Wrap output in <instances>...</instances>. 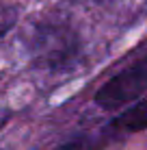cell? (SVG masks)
<instances>
[{"label": "cell", "mask_w": 147, "mask_h": 150, "mask_svg": "<svg viewBox=\"0 0 147 150\" xmlns=\"http://www.w3.org/2000/svg\"><path fill=\"white\" fill-rule=\"evenodd\" d=\"M26 54L37 70L50 74L72 72L82 61V37L67 18L41 15L26 30Z\"/></svg>", "instance_id": "1"}, {"label": "cell", "mask_w": 147, "mask_h": 150, "mask_svg": "<svg viewBox=\"0 0 147 150\" xmlns=\"http://www.w3.org/2000/svg\"><path fill=\"white\" fill-rule=\"evenodd\" d=\"M147 94V54L130 63L128 68L110 76L108 81L95 91L93 102L104 111L128 109Z\"/></svg>", "instance_id": "2"}, {"label": "cell", "mask_w": 147, "mask_h": 150, "mask_svg": "<svg viewBox=\"0 0 147 150\" xmlns=\"http://www.w3.org/2000/svg\"><path fill=\"white\" fill-rule=\"evenodd\" d=\"M110 128L117 133H141L147 131V96L139 102L130 105L125 111H121L113 122Z\"/></svg>", "instance_id": "3"}, {"label": "cell", "mask_w": 147, "mask_h": 150, "mask_svg": "<svg viewBox=\"0 0 147 150\" xmlns=\"http://www.w3.org/2000/svg\"><path fill=\"white\" fill-rule=\"evenodd\" d=\"M15 22H17V9L9 4H0V39L7 37V33L15 26Z\"/></svg>", "instance_id": "4"}, {"label": "cell", "mask_w": 147, "mask_h": 150, "mask_svg": "<svg viewBox=\"0 0 147 150\" xmlns=\"http://www.w3.org/2000/svg\"><path fill=\"white\" fill-rule=\"evenodd\" d=\"M11 115H13L11 109H0V131H2V128L11 122Z\"/></svg>", "instance_id": "5"}, {"label": "cell", "mask_w": 147, "mask_h": 150, "mask_svg": "<svg viewBox=\"0 0 147 150\" xmlns=\"http://www.w3.org/2000/svg\"><path fill=\"white\" fill-rule=\"evenodd\" d=\"M69 2H76V4H106V2H113V0H69Z\"/></svg>", "instance_id": "6"}]
</instances>
